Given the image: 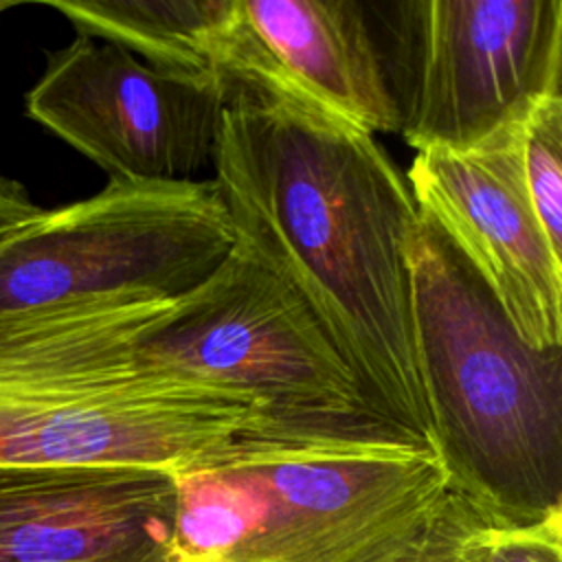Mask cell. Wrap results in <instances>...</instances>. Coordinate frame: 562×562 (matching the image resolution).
Listing matches in <instances>:
<instances>
[{"label": "cell", "mask_w": 562, "mask_h": 562, "mask_svg": "<svg viewBox=\"0 0 562 562\" xmlns=\"http://www.w3.org/2000/svg\"><path fill=\"white\" fill-rule=\"evenodd\" d=\"M235 241L213 180H108L0 244V314L114 294L178 299Z\"/></svg>", "instance_id": "obj_6"}, {"label": "cell", "mask_w": 562, "mask_h": 562, "mask_svg": "<svg viewBox=\"0 0 562 562\" xmlns=\"http://www.w3.org/2000/svg\"><path fill=\"white\" fill-rule=\"evenodd\" d=\"M483 562H562V516L536 525L496 527Z\"/></svg>", "instance_id": "obj_14"}, {"label": "cell", "mask_w": 562, "mask_h": 562, "mask_svg": "<svg viewBox=\"0 0 562 562\" xmlns=\"http://www.w3.org/2000/svg\"><path fill=\"white\" fill-rule=\"evenodd\" d=\"M263 417L250 397L136 371L0 402V465L178 474Z\"/></svg>", "instance_id": "obj_8"}, {"label": "cell", "mask_w": 562, "mask_h": 562, "mask_svg": "<svg viewBox=\"0 0 562 562\" xmlns=\"http://www.w3.org/2000/svg\"><path fill=\"white\" fill-rule=\"evenodd\" d=\"M263 79L375 134L397 132L380 46L356 0H235L226 83Z\"/></svg>", "instance_id": "obj_11"}, {"label": "cell", "mask_w": 562, "mask_h": 562, "mask_svg": "<svg viewBox=\"0 0 562 562\" xmlns=\"http://www.w3.org/2000/svg\"><path fill=\"white\" fill-rule=\"evenodd\" d=\"M213 167L237 244L307 301L367 406L432 450L406 259L417 206L389 151L283 86L239 79Z\"/></svg>", "instance_id": "obj_1"}, {"label": "cell", "mask_w": 562, "mask_h": 562, "mask_svg": "<svg viewBox=\"0 0 562 562\" xmlns=\"http://www.w3.org/2000/svg\"><path fill=\"white\" fill-rule=\"evenodd\" d=\"M176 485L180 562H483L498 527L373 413L263 417Z\"/></svg>", "instance_id": "obj_2"}, {"label": "cell", "mask_w": 562, "mask_h": 562, "mask_svg": "<svg viewBox=\"0 0 562 562\" xmlns=\"http://www.w3.org/2000/svg\"><path fill=\"white\" fill-rule=\"evenodd\" d=\"M176 474L0 465V562H180Z\"/></svg>", "instance_id": "obj_10"}, {"label": "cell", "mask_w": 562, "mask_h": 562, "mask_svg": "<svg viewBox=\"0 0 562 562\" xmlns=\"http://www.w3.org/2000/svg\"><path fill=\"white\" fill-rule=\"evenodd\" d=\"M226 86L156 70L119 44L77 33L48 53L26 114L110 180L191 182L213 165Z\"/></svg>", "instance_id": "obj_7"}, {"label": "cell", "mask_w": 562, "mask_h": 562, "mask_svg": "<svg viewBox=\"0 0 562 562\" xmlns=\"http://www.w3.org/2000/svg\"><path fill=\"white\" fill-rule=\"evenodd\" d=\"M397 114L415 149L463 154L525 125L562 92V0L364 4Z\"/></svg>", "instance_id": "obj_4"}, {"label": "cell", "mask_w": 562, "mask_h": 562, "mask_svg": "<svg viewBox=\"0 0 562 562\" xmlns=\"http://www.w3.org/2000/svg\"><path fill=\"white\" fill-rule=\"evenodd\" d=\"M522 178L536 217L562 257V92L547 97L522 125Z\"/></svg>", "instance_id": "obj_13"}, {"label": "cell", "mask_w": 562, "mask_h": 562, "mask_svg": "<svg viewBox=\"0 0 562 562\" xmlns=\"http://www.w3.org/2000/svg\"><path fill=\"white\" fill-rule=\"evenodd\" d=\"M77 29L147 66L226 86L235 0H46Z\"/></svg>", "instance_id": "obj_12"}, {"label": "cell", "mask_w": 562, "mask_h": 562, "mask_svg": "<svg viewBox=\"0 0 562 562\" xmlns=\"http://www.w3.org/2000/svg\"><path fill=\"white\" fill-rule=\"evenodd\" d=\"M13 2H9V0H0V11H4V9H9Z\"/></svg>", "instance_id": "obj_16"}, {"label": "cell", "mask_w": 562, "mask_h": 562, "mask_svg": "<svg viewBox=\"0 0 562 562\" xmlns=\"http://www.w3.org/2000/svg\"><path fill=\"white\" fill-rule=\"evenodd\" d=\"M132 353L149 375L250 397L272 419L373 413L307 301L237 241L204 283L136 334Z\"/></svg>", "instance_id": "obj_5"}, {"label": "cell", "mask_w": 562, "mask_h": 562, "mask_svg": "<svg viewBox=\"0 0 562 562\" xmlns=\"http://www.w3.org/2000/svg\"><path fill=\"white\" fill-rule=\"evenodd\" d=\"M406 259L432 450L452 490L498 527L562 516V347H531L422 209Z\"/></svg>", "instance_id": "obj_3"}, {"label": "cell", "mask_w": 562, "mask_h": 562, "mask_svg": "<svg viewBox=\"0 0 562 562\" xmlns=\"http://www.w3.org/2000/svg\"><path fill=\"white\" fill-rule=\"evenodd\" d=\"M415 206L474 263L516 331L536 349L562 347V257L551 248L522 178V127L476 149L415 151Z\"/></svg>", "instance_id": "obj_9"}, {"label": "cell", "mask_w": 562, "mask_h": 562, "mask_svg": "<svg viewBox=\"0 0 562 562\" xmlns=\"http://www.w3.org/2000/svg\"><path fill=\"white\" fill-rule=\"evenodd\" d=\"M46 211L33 202L22 182L0 173V244L42 220Z\"/></svg>", "instance_id": "obj_15"}]
</instances>
